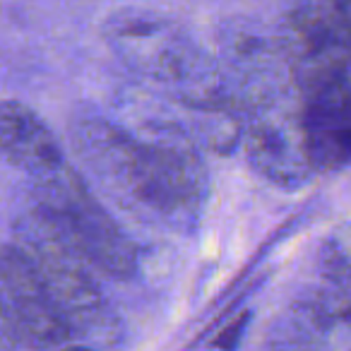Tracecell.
Masks as SVG:
<instances>
[{
  "instance_id": "cell-1",
  "label": "cell",
  "mask_w": 351,
  "mask_h": 351,
  "mask_svg": "<svg viewBox=\"0 0 351 351\" xmlns=\"http://www.w3.org/2000/svg\"><path fill=\"white\" fill-rule=\"evenodd\" d=\"M73 145L89 173L123 207L164 224L191 231L210 195V173L193 137L178 128L135 132L108 118H82Z\"/></svg>"
},
{
  "instance_id": "cell-2",
  "label": "cell",
  "mask_w": 351,
  "mask_h": 351,
  "mask_svg": "<svg viewBox=\"0 0 351 351\" xmlns=\"http://www.w3.org/2000/svg\"><path fill=\"white\" fill-rule=\"evenodd\" d=\"M101 36L128 70L169 89L188 111L236 101L221 68L173 17L147 8H121L104 20Z\"/></svg>"
},
{
  "instance_id": "cell-3",
  "label": "cell",
  "mask_w": 351,
  "mask_h": 351,
  "mask_svg": "<svg viewBox=\"0 0 351 351\" xmlns=\"http://www.w3.org/2000/svg\"><path fill=\"white\" fill-rule=\"evenodd\" d=\"M12 243L29 255L73 332L97 335L111 325L108 303L92 277L94 267L46 212L34 207L17 217Z\"/></svg>"
},
{
  "instance_id": "cell-4",
  "label": "cell",
  "mask_w": 351,
  "mask_h": 351,
  "mask_svg": "<svg viewBox=\"0 0 351 351\" xmlns=\"http://www.w3.org/2000/svg\"><path fill=\"white\" fill-rule=\"evenodd\" d=\"M36 207L56 221L82 258L111 279H132L137 248L108 210L92 195L84 178L65 166L58 173L34 181Z\"/></svg>"
},
{
  "instance_id": "cell-5",
  "label": "cell",
  "mask_w": 351,
  "mask_h": 351,
  "mask_svg": "<svg viewBox=\"0 0 351 351\" xmlns=\"http://www.w3.org/2000/svg\"><path fill=\"white\" fill-rule=\"evenodd\" d=\"M298 118L315 173L351 166V77L349 63L293 58Z\"/></svg>"
},
{
  "instance_id": "cell-6",
  "label": "cell",
  "mask_w": 351,
  "mask_h": 351,
  "mask_svg": "<svg viewBox=\"0 0 351 351\" xmlns=\"http://www.w3.org/2000/svg\"><path fill=\"white\" fill-rule=\"evenodd\" d=\"M241 147L250 169L284 191L303 188L315 176L298 118V94L243 111Z\"/></svg>"
},
{
  "instance_id": "cell-7",
  "label": "cell",
  "mask_w": 351,
  "mask_h": 351,
  "mask_svg": "<svg viewBox=\"0 0 351 351\" xmlns=\"http://www.w3.org/2000/svg\"><path fill=\"white\" fill-rule=\"evenodd\" d=\"M0 284H3V327L8 339L34 351H49L65 344L75 335L70 322L56 306L39 269L29 255L5 243L0 255Z\"/></svg>"
},
{
  "instance_id": "cell-8",
  "label": "cell",
  "mask_w": 351,
  "mask_h": 351,
  "mask_svg": "<svg viewBox=\"0 0 351 351\" xmlns=\"http://www.w3.org/2000/svg\"><path fill=\"white\" fill-rule=\"evenodd\" d=\"M0 147L5 159L32 181H41L68 166L58 137L51 128L17 99H5L0 106Z\"/></svg>"
},
{
  "instance_id": "cell-9",
  "label": "cell",
  "mask_w": 351,
  "mask_h": 351,
  "mask_svg": "<svg viewBox=\"0 0 351 351\" xmlns=\"http://www.w3.org/2000/svg\"><path fill=\"white\" fill-rule=\"evenodd\" d=\"M320 263L332 287L351 291V224H339L322 241Z\"/></svg>"
},
{
  "instance_id": "cell-10",
  "label": "cell",
  "mask_w": 351,
  "mask_h": 351,
  "mask_svg": "<svg viewBox=\"0 0 351 351\" xmlns=\"http://www.w3.org/2000/svg\"><path fill=\"white\" fill-rule=\"evenodd\" d=\"M303 306L317 315L322 322L337 327L339 332L351 337V291H344L339 287L320 289L311 298L303 301Z\"/></svg>"
},
{
  "instance_id": "cell-11",
  "label": "cell",
  "mask_w": 351,
  "mask_h": 351,
  "mask_svg": "<svg viewBox=\"0 0 351 351\" xmlns=\"http://www.w3.org/2000/svg\"><path fill=\"white\" fill-rule=\"evenodd\" d=\"M339 41L346 60L351 63V0H339Z\"/></svg>"
},
{
  "instance_id": "cell-12",
  "label": "cell",
  "mask_w": 351,
  "mask_h": 351,
  "mask_svg": "<svg viewBox=\"0 0 351 351\" xmlns=\"http://www.w3.org/2000/svg\"><path fill=\"white\" fill-rule=\"evenodd\" d=\"M245 320H248V315H241L239 320H234V325H229L224 332H221L219 337H217V346H221L224 351H234V346H236V341H239V337L243 335Z\"/></svg>"
},
{
  "instance_id": "cell-13",
  "label": "cell",
  "mask_w": 351,
  "mask_h": 351,
  "mask_svg": "<svg viewBox=\"0 0 351 351\" xmlns=\"http://www.w3.org/2000/svg\"><path fill=\"white\" fill-rule=\"evenodd\" d=\"M60 351H97V349H92V346H84V344H70V346H65V349H60Z\"/></svg>"
}]
</instances>
